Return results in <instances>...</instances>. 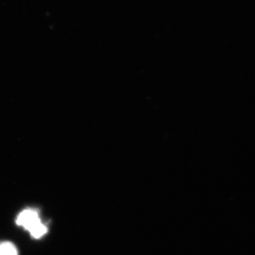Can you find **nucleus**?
I'll return each mask as SVG.
<instances>
[{
  "label": "nucleus",
  "mask_w": 255,
  "mask_h": 255,
  "mask_svg": "<svg viewBox=\"0 0 255 255\" xmlns=\"http://www.w3.org/2000/svg\"><path fill=\"white\" fill-rule=\"evenodd\" d=\"M16 225L27 231L35 239H39L48 232V228L42 223L39 213L34 209L23 210L16 219Z\"/></svg>",
  "instance_id": "1"
},
{
  "label": "nucleus",
  "mask_w": 255,
  "mask_h": 255,
  "mask_svg": "<svg viewBox=\"0 0 255 255\" xmlns=\"http://www.w3.org/2000/svg\"><path fill=\"white\" fill-rule=\"evenodd\" d=\"M0 255H18L17 248L10 242L0 243Z\"/></svg>",
  "instance_id": "2"
}]
</instances>
